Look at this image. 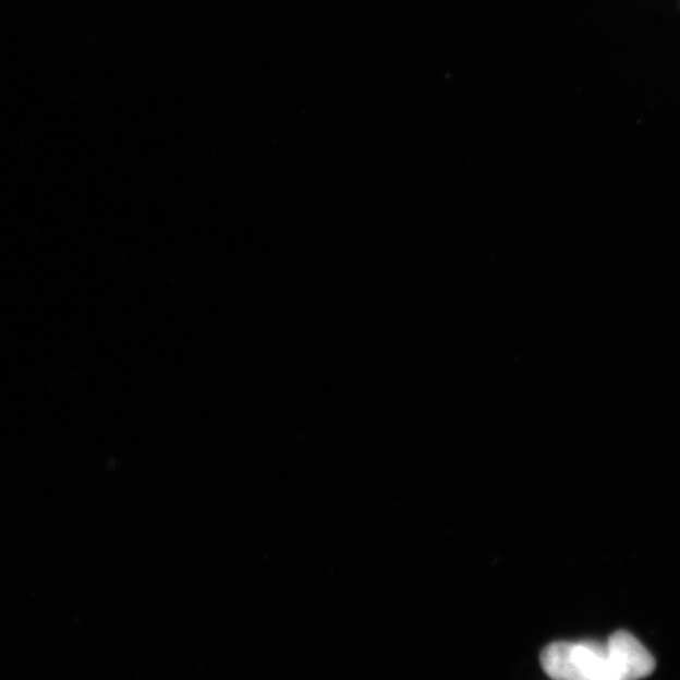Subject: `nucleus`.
Segmentation results:
<instances>
[{
  "instance_id": "nucleus-1",
  "label": "nucleus",
  "mask_w": 680,
  "mask_h": 680,
  "mask_svg": "<svg viewBox=\"0 0 680 680\" xmlns=\"http://www.w3.org/2000/svg\"><path fill=\"white\" fill-rule=\"evenodd\" d=\"M542 668L552 680H641L653 673L655 660L628 631L606 643L557 642L541 654Z\"/></svg>"
}]
</instances>
